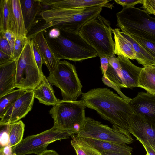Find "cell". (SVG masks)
I'll list each match as a JSON object with an SVG mask.
<instances>
[{
  "label": "cell",
  "mask_w": 155,
  "mask_h": 155,
  "mask_svg": "<svg viewBox=\"0 0 155 155\" xmlns=\"http://www.w3.org/2000/svg\"><path fill=\"white\" fill-rule=\"evenodd\" d=\"M81 94V100L86 107L96 110L113 125L129 131V118L134 114L130 101L107 88L91 89Z\"/></svg>",
  "instance_id": "1"
},
{
  "label": "cell",
  "mask_w": 155,
  "mask_h": 155,
  "mask_svg": "<svg viewBox=\"0 0 155 155\" xmlns=\"http://www.w3.org/2000/svg\"><path fill=\"white\" fill-rule=\"evenodd\" d=\"M103 7L96 6L68 9L51 8L41 11L40 15L50 27L61 31L78 33L83 25L100 14Z\"/></svg>",
  "instance_id": "2"
},
{
  "label": "cell",
  "mask_w": 155,
  "mask_h": 155,
  "mask_svg": "<svg viewBox=\"0 0 155 155\" xmlns=\"http://www.w3.org/2000/svg\"><path fill=\"white\" fill-rule=\"evenodd\" d=\"M55 38H49L46 32L44 34L47 42L56 58L81 61L98 56L95 50L88 44L79 33L61 31Z\"/></svg>",
  "instance_id": "3"
},
{
  "label": "cell",
  "mask_w": 155,
  "mask_h": 155,
  "mask_svg": "<svg viewBox=\"0 0 155 155\" xmlns=\"http://www.w3.org/2000/svg\"><path fill=\"white\" fill-rule=\"evenodd\" d=\"M117 25L122 31L155 43V18L145 11L126 6L117 13Z\"/></svg>",
  "instance_id": "4"
},
{
  "label": "cell",
  "mask_w": 155,
  "mask_h": 155,
  "mask_svg": "<svg viewBox=\"0 0 155 155\" xmlns=\"http://www.w3.org/2000/svg\"><path fill=\"white\" fill-rule=\"evenodd\" d=\"M86 107L81 100H60L49 112L54 121L53 127L71 134H78L85 124Z\"/></svg>",
  "instance_id": "5"
},
{
  "label": "cell",
  "mask_w": 155,
  "mask_h": 155,
  "mask_svg": "<svg viewBox=\"0 0 155 155\" xmlns=\"http://www.w3.org/2000/svg\"><path fill=\"white\" fill-rule=\"evenodd\" d=\"M112 30L110 21L100 14L83 25L79 33L99 57H110L114 53V48Z\"/></svg>",
  "instance_id": "6"
},
{
  "label": "cell",
  "mask_w": 155,
  "mask_h": 155,
  "mask_svg": "<svg viewBox=\"0 0 155 155\" xmlns=\"http://www.w3.org/2000/svg\"><path fill=\"white\" fill-rule=\"evenodd\" d=\"M33 54L32 40H28L17 59L16 87L25 91L33 90L42 81Z\"/></svg>",
  "instance_id": "7"
},
{
  "label": "cell",
  "mask_w": 155,
  "mask_h": 155,
  "mask_svg": "<svg viewBox=\"0 0 155 155\" xmlns=\"http://www.w3.org/2000/svg\"><path fill=\"white\" fill-rule=\"evenodd\" d=\"M47 78L60 90L63 100L76 101L82 94V86L75 67L65 60H59L55 71Z\"/></svg>",
  "instance_id": "8"
},
{
  "label": "cell",
  "mask_w": 155,
  "mask_h": 155,
  "mask_svg": "<svg viewBox=\"0 0 155 155\" xmlns=\"http://www.w3.org/2000/svg\"><path fill=\"white\" fill-rule=\"evenodd\" d=\"M77 135L122 144H129L134 139L127 130L113 125L112 128L90 117H86L83 127Z\"/></svg>",
  "instance_id": "9"
},
{
  "label": "cell",
  "mask_w": 155,
  "mask_h": 155,
  "mask_svg": "<svg viewBox=\"0 0 155 155\" xmlns=\"http://www.w3.org/2000/svg\"><path fill=\"white\" fill-rule=\"evenodd\" d=\"M71 134L53 127L37 134L29 136L16 147L17 155L40 154L47 150L48 145L55 141L69 138Z\"/></svg>",
  "instance_id": "10"
},
{
  "label": "cell",
  "mask_w": 155,
  "mask_h": 155,
  "mask_svg": "<svg viewBox=\"0 0 155 155\" xmlns=\"http://www.w3.org/2000/svg\"><path fill=\"white\" fill-rule=\"evenodd\" d=\"M129 132L137 140L155 152V125L139 114H134L129 120Z\"/></svg>",
  "instance_id": "11"
},
{
  "label": "cell",
  "mask_w": 155,
  "mask_h": 155,
  "mask_svg": "<svg viewBox=\"0 0 155 155\" xmlns=\"http://www.w3.org/2000/svg\"><path fill=\"white\" fill-rule=\"evenodd\" d=\"M34 98L33 90L25 91L1 119L0 125L10 124L25 117L31 110Z\"/></svg>",
  "instance_id": "12"
},
{
  "label": "cell",
  "mask_w": 155,
  "mask_h": 155,
  "mask_svg": "<svg viewBox=\"0 0 155 155\" xmlns=\"http://www.w3.org/2000/svg\"><path fill=\"white\" fill-rule=\"evenodd\" d=\"M129 103L134 114L141 115L155 125V95L140 92Z\"/></svg>",
  "instance_id": "13"
},
{
  "label": "cell",
  "mask_w": 155,
  "mask_h": 155,
  "mask_svg": "<svg viewBox=\"0 0 155 155\" xmlns=\"http://www.w3.org/2000/svg\"><path fill=\"white\" fill-rule=\"evenodd\" d=\"M42 4L51 8L68 9L102 6L112 8V5L107 0H42Z\"/></svg>",
  "instance_id": "14"
},
{
  "label": "cell",
  "mask_w": 155,
  "mask_h": 155,
  "mask_svg": "<svg viewBox=\"0 0 155 155\" xmlns=\"http://www.w3.org/2000/svg\"><path fill=\"white\" fill-rule=\"evenodd\" d=\"M121 66L120 78L123 88H132L138 86L139 76L143 68L137 67L126 57H117Z\"/></svg>",
  "instance_id": "15"
},
{
  "label": "cell",
  "mask_w": 155,
  "mask_h": 155,
  "mask_svg": "<svg viewBox=\"0 0 155 155\" xmlns=\"http://www.w3.org/2000/svg\"><path fill=\"white\" fill-rule=\"evenodd\" d=\"M17 59L0 65V97L16 88Z\"/></svg>",
  "instance_id": "16"
},
{
  "label": "cell",
  "mask_w": 155,
  "mask_h": 155,
  "mask_svg": "<svg viewBox=\"0 0 155 155\" xmlns=\"http://www.w3.org/2000/svg\"><path fill=\"white\" fill-rule=\"evenodd\" d=\"M10 11L9 30L16 38L27 37V32L25 25L20 0H9Z\"/></svg>",
  "instance_id": "17"
},
{
  "label": "cell",
  "mask_w": 155,
  "mask_h": 155,
  "mask_svg": "<svg viewBox=\"0 0 155 155\" xmlns=\"http://www.w3.org/2000/svg\"><path fill=\"white\" fill-rule=\"evenodd\" d=\"M43 31L37 32L28 39H32L37 45L41 54L43 63L48 69L49 74H51L56 69L59 60L55 57L50 48Z\"/></svg>",
  "instance_id": "18"
},
{
  "label": "cell",
  "mask_w": 155,
  "mask_h": 155,
  "mask_svg": "<svg viewBox=\"0 0 155 155\" xmlns=\"http://www.w3.org/2000/svg\"><path fill=\"white\" fill-rule=\"evenodd\" d=\"M25 28L28 32L31 29L37 15L41 12V0H20Z\"/></svg>",
  "instance_id": "19"
},
{
  "label": "cell",
  "mask_w": 155,
  "mask_h": 155,
  "mask_svg": "<svg viewBox=\"0 0 155 155\" xmlns=\"http://www.w3.org/2000/svg\"><path fill=\"white\" fill-rule=\"evenodd\" d=\"M112 31L114 39V54L136 59V53L131 43L122 35L119 29H112Z\"/></svg>",
  "instance_id": "20"
},
{
  "label": "cell",
  "mask_w": 155,
  "mask_h": 155,
  "mask_svg": "<svg viewBox=\"0 0 155 155\" xmlns=\"http://www.w3.org/2000/svg\"><path fill=\"white\" fill-rule=\"evenodd\" d=\"M33 90L35 98L37 99L40 103L54 106L59 100L54 94L51 84L45 75L41 83Z\"/></svg>",
  "instance_id": "21"
},
{
  "label": "cell",
  "mask_w": 155,
  "mask_h": 155,
  "mask_svg": "<svg viewBox=\"0 0 155 155\" xmlns=\"http://www.w3.org/2000/svg\"><path fill=\"white\" fill-rule=\"evenodd\" d=\"M89 145L100 153L103 152H131L132 148L126 144L117 143L93 138L80 137Z\"/></svg>",
  "instance_id": "22"
},
{
  "label": "cell",
  "mask_w": 155,
  "mask_h": 155,
  "mask_svg": "<svg viewBox=\"0 0 155 155\" xmlns=\"http://www.w3.org/2000/svg\"><path fill=\"white\" fill-rule=\"evenodd\" d=\"M122 35L132 44L136 54V59L138 63L143 67L155 65V58L140 44L130 35L122 31Z\"/></svg>",
  "instance_id": "23"
},
{
  "label": "cell",
  "mask_w": 155,
  "mask_h": 155,
  "mask_svg": "<svg viewBox=\"0 0 155 155\" xmlns=\"http://www.w3.org/2000/svg\"><path fill=\"white\" fill-rule=\"evenodd\" d=\"M138 84V87L155 95V68L153 66L143 68L139 76Z\"/></svg>",
  "instance_id": "24"
},
{
  "label": "cell",
  "mask_w": 155,
  "mask_h": 155,
  "mask_svg": "<svg viewBox=\"0 0 155 155\" xmlns=\"http://www.w3.org/2000/svg\"><path fill=\"white\" fill-rule=\"evenodd\" d=\"M25 125L21 120L10 124L9 130V144L14 153L16 146L23 140Z\"/></svg>",
  "instance_id": "25"
},
{
  "label": "cell",
  "mask_w": 155,
  "mask_h": 155,
  "mask_svg": "<svg viewBox=\"0 0 155 155\" xmlns=\"http://www.w3.org/2000/svg\"><path fill=\"white\" fill-rule=\"evenodd\" d=\"M25 91L20 89L14 90L0 97V119Z\"/></svg>",
  "instance_id": "26"
},
{
  "label": "cell",
  "mask_w": 155,
  "mask_h": 155,
  "mask_svg": "<svg viewBox=\"0 0 155 155\" xmlns=\"http://www.w3.org/2000/svg\"><path fill=\"white\" fill-rule=\"evenodd\" d=\"M71 144L76 152V155H101L96 150L89 145L77 134L71 135Z\"/></svg>",
  "instance_id": "27"
},
{
  "label": "cell",
  "mask_w": 155,
  "mask_h": 155,
  "mask_svg": "<svg viewBox=\"0 0 155 155\" xmlns=\"http://www.w3.org/2000/svg\"><path fill=\"white\" fill-rule=\"evenodd\" d=\"M10 11L9 0L0 1V32L9 30Z\"/></svg>",
  "instance_id": "28"
},
{
  "label": "cell",
  "mask_w": 155,
  "mask_h": 155,
  "mask_svg": "<svg viewBox=\"0 0 155 155\" xmlns=\"http://www.w3.org/2000/svg\"><path fill=\"white\" fill-rule=\"evenodd\" d=\"M28 40L27 36L16 38L14 47L13 59H16L19 57Z\"/></svg>",
  "instance_id": "29"
},
{
  "label": "cell",
  "mask_w": 155,
  "mask_h": 155,
  "mask_svg": "<svg viewBox=\"0 0 155 155\" xmlns=\"http://www.w3.org/2000/svg\"><path fill=\"white\" fill-rule=\"evenodd\" d=\"M129 35L142 45L146 50L155 58V42L147 40L135 35Z\"/></svg>",
  "instance_id": "30"
},
{
  "label": "cell",
  "mask_w": 155,
  "mask_h": 155,
  "mask_svg": "<svg viewBox=\"0 0 155 155\" xmlns=\"http://www.w3.org/2000/svg\"><path fill=\"white\" fill-rule=\"evenodd\" d=\"M10 124L0 126V147L7 146L9 144V130Z\"/></svg>",
  "instance_id": "31"
},
{
  "label": "cell",
  "mask_w": 155,
  "mask_h": 155,
  "mask_svg": "<svg viewBox=\"0 0 155 155\" xmlns=\"http://www.w3.org/2000/svg\"><path fill=\"white\" fill-rule=\"evenodd\" d=\"M32 47L34 56L38 68L41 74L44 75L42 69L44 63L43 60L38 47L33 40Z\"/></svg>",
  "instance_id": "32"
},
{
  "label": "cell",
  "mask_w": 155,
  "mask_h": 155,
  "mask_svg": "<svg viewBox=\"0 0 155 155\" xmlns=\"http://www.w3.org/2000/svg\"><path fill=\"white\" fill-rule=\"evenodd\" d=\"M0 34V51L11 56L12 58V50L9 42L2 34Z\"/></svg>",
  "instance_id": "33"
},
{
  "label": "cell",
  "mask_w": 155,
  "mask_h": 155,
  "mask_svg": "<svg viewBox=\"0 0 155 155\" xmlns=\"http://www.w3.org/2000/svg\"><path fill=\"white\" fill-rule=\"evenodd\" d=\"M102 80L103 82L108 87H110L115 90L122 98L129 101L131 99L125 96L121 91L120 88L117 85L111 82L108 78L103 76Z\"/></svg>",
  "instance_id": "34"
},
{
  "label": "cell",
  "mask_w": 155,
  "mask_h": 155,
  "mask_svg": "<svg viewBox=\"0 0 155 155\" xmlns=\"http://www.w3.org/2000/svg\"><path fill=\"white\" fill-rule=\"evenodd\" d=\"M143 8L149 15L153 14L155 16V0H143Z\"/></svg>",
  "instance_id": "35"
},
{
  "label": "cell",
  "mask_w": 155,
  "mask_h": 155,
  "mask_svg": "<svg viewBox=\"0 0 155 155\" xmlns=\"http://www.w3.org/2000/svg\"><path fill=\"white\" fill-rule=\"evenodd\" d=\"M0 33L2 34L9 42L12 50L13 58L14 45L16 38V36L10 30H7L4 32H0Z\"/></svg>",
  "instance_id": "36"
},
{
  "label": "cell",
  "mask_w": 155,
  "mask_h": 155,
  "mask_svg": "<svg viewBox=\"0 0 155 155\" xmlns=\"http://www.w3.org/2000/svg\"><path fill=\"white\" fill-rule=\"evenodd\" d=\"M109 57L103 56L100 57L101 69L103 76L108 78L106 74L107 71L109 67Z\"/></svg>",
  "instance_id": "37"
},
{
  "label": "cell",
  "mask_w": 155,
  "mask_h": 155,
  "mask_svg": "<svg viewBox=\"0 0 155 155\" xmlns=\"http://www.w3.org/2000/svg\"><path fill=\"white\" fill-rule=\"evenodd\" d=\"M143 0H115L117 3L121 5L123 7L126 6L134 7L138 4H142Z\"/></svg>",
  "instance_id": "38"
},
{
  "label": "cell",
  "mask_w": 155,
  "mask_h": 155,
  "mask_svg": "<svg viewBox=\"0 0 155 155\" xmlns=\"http://www.w3.org/2000/svg\"><path fill=\"white\" fill-rule=\"evenodd\" d=\"M14 153L10 144L0 147V155H13Z\"/></svg>",
  "instance_id": "39"
},
{
  "label": "cell",
  "mask_w": 155,
  "mask_h": 155,
  "mask_svg": "<svg viewBox=\"0 0 155 155\" xmlns=\"http://www.w3.org/2000/svg\"><path fill=\"white\" fill-rule=\"evenodd\" d=\"M13 60L11 56L0 51V65Z\"/></svg>",
  "instance_id": "40"
},
{
  "label": "cell",
  "mask_w": 155,
  "mask_h": 155,
  "mask_svg": "<svg viewBox=\"0 0 155 155\" xmlns=\"http://www.w3.org/2000/svg\"><path fill=\"white\" fill-rule=\"evenodd\" d=\"M61 31L59 29L54 28L50 31L47 35L49 38H55L61 35Z\"/></svg>",
  "instance_id": "41"
},
{
  "label": "cell",
  "mask_w": 155,
  "mask_h": 155,
  "mask_svg": "<svg viewBox=\"0 0 155 155\" xmlns=\"http://www.w3.org/2000/svg\"><path fill=\"white\" fill-rule=\"evenodd\" d=\"M131 152H122L113 151H105L101 153V155H131Z\"/></svg>",
  "instance_id": "42"
},
{
  "label": "cell",
  "mask_w": 155,
  "mask_h": 155,
  "mask_svg": "<svg viewBox=\"0 0 155 155\" xmlns=\"http://www.w3.org/2000/svg\"><path fill=\"white\" fill-rule=\"evenodd\" d=\"M141 143L142 144L146 151V155H155V152L152 148L142 143Z\"/></svg>",
  "instance_id": "43"
},
{
  "label": "cell",
  "mask_w": 155,
  "mask_h": 155,
  "mask_svg": "<svg viewBox=\"0 0 155 155\" xmlns=\"http://www.w3.org/2000/svg\"><path fill=\"white\" fill-rule=\"evenodd\" d=\"M40 155H59L55 150H47Z\"/></svg>",
  "instance_id": "44"
},
{
  "label": "cell",
  "mask_w": 155,
  "mask_h": 155,
  "mask_svg": "<svg viewBox=\"0 0 155 155\" xmlns=\"http://www.w3.org/2000/svg\"><path fill=\"white\" fill-rule=\"evenodd\" d=\"M152 66H153L154 68H155V65H152Z\"/></svg>",
  "instance_id": "45"
},
{
  "label": "cell",
  "mask_w": 155,
  "mask_h": 155,
  "mask_svg": "<svg viewBox=\"0 0 155 155\" xmlns=\"http://www.w3.org/2000/svg\"><path fill=\"white\" fill-rule=\"evenodd\" d=\"M13 155H17L15 153H14Z\"/></svg>",
  "instance_id": "46"
}]
</instances>
